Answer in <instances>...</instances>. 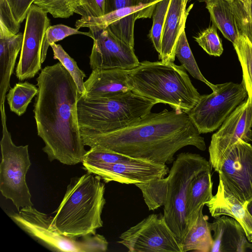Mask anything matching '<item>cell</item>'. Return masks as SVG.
I'll list each match as a JSON object with an SVG mask.
<instances>
[{
	"label": "cell",
	"instance_id": "obj_3",
	"mask_svg": "<svg viewBox=\"0 0 252 252\" xmlns=\"http://www.w3.org/2000/svg\"><path fill=\"white\" fill-rule=\"evenodd\" d=\"M98 176L87 172L71 179L52 220L53 225L67 236L96 234L103 226L101 214L106 200L105 184Z\"/></svg>",
	"mask_w": 252,
	"mask_h": 252
},
{
	"label": "cell",
	"instance_id": "obj_10",
	"mask_svg": "<svg viewBox=\"0 0 252 252\" xmlns=\"http://www.w3.org/2000/svg\"><path fill=\"white\" fill-rule=\"evenodd\" d=\"M117 243L129 252H182L181 241L163 214H152L123 232Z\"/></svg>",
	"mask_w": 252,
	"mask_h": 252
},
{
	"label": "cell",
	"instance_id": "obj_11",
	"mask_svg": "<svg viewBox=\"0 0 252 252\" xmlns=\"http://www.w3.org/2000/svg\"><path fill=\"white\" fill-rule=\"evenodd\" d=\"M252 100L248 97L225 119L211 137L209 147V162L216 172L225 156L239 140L252 141Z\"/></svg>",
	"mask_w": 252,
	"mask_h": 252
},
{
	"label": "cell",
	"instance_id": "obj_29",
	"mask_svg": "<svg viewBox=\"0 0 252 252\" xmlns=\"http://www.w3.org/2000/svg\"><path fill=\"white\" fill-rule=\"evenodd\" d=\"M50 46L53 51L54 59L58 60L62 64L73 78L79 93L82 95L84 94L85 88L84 79L86 76L84 72L79 68L76 61L65 51L60 44L54 43Z\"/></svg>",
	"mask_w": 252,
	"mask_h": 252
},
{
	"label": "cell",
	"instance_id": "obj_13",
	"mask_svg": "<svg viewBox=\"0 0 252 252\" xmlns=\"http://www.w3.org/2000/svg\"><path fill=\"white\" fill-rule=\"evenodd\" d=\"M218 173L225 189L245 205L252 199V145L242 139L237 141Z\"/></svg>",
	"mask_w": 252,
	"mask_h": 252
},
{
	"label": "cell",
	"instance_id": "obj_6",
	"mask_svg": "<svg viewBox=\"0 0 252 252\" xmlns=\"http://www.w3.org/2000/svg\"><path fill=\"white\" fill-rule=\"evenodd\" d=\"M209 162L201 155L182 153L173 162L167 178L163 216L167 224L181 241L188 232L186 203L194 179L201 173L212 170Z\"/></svg>",
	"mask_w": 252,
	"mask_h": 252
},
{
	"label": "cell",
	"instance_id": "obj_14",
	"mask_svg": "<svg viewBox=\"0 0 252 252\" xmlns=\"http://www.w3.org/2000/svg\"><path fill=\"white\" fill-rule=\"evenodd\" d=\"M93 46L90 56L92 70L120 68L131 70L140 63L133 48L117 37L108 27L89 30Z\"/></svg>",
	"mask_w": 252,
	"mask_h": 252
},
{
	"label": "cell",
	"instance_id": "obj_28",
	"mask_svg": "<svg viewBox=\"0 0 252 252\" xmlns=\"http://www.w3.org/2000/svg\"><path fill=\"white\" fill-rule=\"evenodd\" d=\"M240 35L252 44V0H228Z\"/></svg>",
	"mask_w": 252,
	"mask_h": 252
},
{
	"label": "cell",
	"instance_id": "obj_7",
	"mask_svg": "<svg viewBox=\"0 0 252 252\" xmlns=\"http://www.w3.org/2000/svg\"><path fill=\"white\" fill-rule=\"evenodd\" d=\"M10 218L22 229L51 249L59 252H103L108 242L102 235L96 234L80 237L67 236L52 224L53 217L41 213L32 206L21 208Z\"/></svg>",
	"mask_w": 252,
	"mask_h": 252
},
{
	"label": "cell",
	"instance_id": "obj_2",
	"mask_svg": "<svg viewBox=\"0 0 252 252\" xmlns=\"http://www.w3.org/2000/svg\"><path fill=\"white\" fill-rule=\"evenodd\" d=\"M36 81L33 112L37 134L45 143L42 150L50 161L68 165L83 162L87 151L77 113L81 94L73 78L59 62L42 69Z\"/></svg>",
	"mask_w": 252,
	"mask_h": 252
},
{
	"label": "cell",
	"instance_id": "obj_30",
	"mask_svg": "<svg viewBox=\"0 0 252 252\" xmlns=\"http://www.w3.org/2000/svg\"><path fill=\"white\" fill-rule=\"evenodd\" d=\"M81 0H35L37 5L54 18H67L72 16Z\"/></svg>",
	"mask_w": 252,
	"mask_h": 252
},
{
	"label": "cell",
	"instance_id": "obj_36",
	"mask_svg": "<svg viewBox=\"0 0 252 252\" xmlns=\"http://www.w3.org/2000/svg\"><path fill=\"white\" fill-rule=\"evenodd\" d=\"M35 0H6L16 22L20 25L26 19Z\"/></svg>",
	"mask_w": 252,
	"mask_h": 252
},
{
	"label": "cell",
	"instance_id": "obj_21",
	"mask_svg": "<svg viewBox=\"0 0 252 252\" xmlns=\"http://www.w3.org/2000/svg\"><path fill=\"white\" fill-rule=\"evenodd\" d=\"M211 171H204L193 181L186 203V218L189 230L196 223L200 210L213 196Z\"/></svg>",
	"mask_w": 252,
	"mask_h": 252
},
{
	"label": "cell",
	"instance_id": "obj_25",
	"mask_svg": "<svg viewBox=\"0 0 252 252\" xmlns=\"http://www.w3.org/2000/svg\"><path fill=\"white\" fill-rule=\"evenodd\" d=\"M175 56L177 57L185 69L194 78L198 79L214 91L217 85H214L208 81L201 73L188 43L185 29L183 30L178 39L176 50Z\"/></svg>",
	"mask_w": 252,
	"mask_h": 252
},
{
	"label": "cell",
	"instance_id": "obj_23",
	"mask_svg": "<svg viewBox=\"0 0 252 252\" xmlns=\"http://www.w3.org/2000/svg\"><path fill=\"white\" fill-rule=\"evenodd\" d=\"M202 208L195 224L181 241L182 252H211L213 239L208 217L203 214Z\"/></svg>",
	"mask_w": 252,
	"mask_h": 252
},
{
	"label": "cell",
	"instance_id": "obj_8",
	"mask_svg": "<svg viewBox=\"0 0 252 252\" xmlns=\"http://www.w3.org/2000/svg\"><path fill=\"white\" fill-rule=\"evenodd\" d=\"M0 110L2 133L0 142V190L2 195L11 200L19 211L20 208L33 206L26 181V174L32 164L28 145L18 146L14 144L7 128L4 104Z\"/></svg>",
	"mask_w": 252,
	"mask_h": 252
},
{
	"label": "cell",
	"instance_id": "obj_20",
	"mask_svg": "<svg viewBox=\"0 0 252 252\" xmlns=\"http://www.w3.org/2000/svg\"><path fill=\"white\" fill-rule=\"evenodd\" d=\"M23 34H14L0 22V108L10 89V78L21 50Z\"/></svg>",
	"mask_w": 252,
	"mask_h": 252
},
{
	"label": "cell",
	"instance_id": "obj_9",
	"mask_svg": "<svg viewBox=\"0 0 252 252\" xmlns=\"http://www.w3.org/2000/svg\"><path fill=\"white\" fill-rule=\"evenodd\" d=\"M247 96L242 83L218 84L211 94L201 95L194 106L186 113L200 134L211 132L220 126Z\"/></svg>",
	"mask_w": 252,
	"mask_h": 252
},
{
	"label": "cell",
	"instance_id": "obj_17",
	"mask_svg": "<svg viewBox=\"0 0 252 252\" xmlns=\"http://www.w3.org/2000/svg\"><path fill=\"white\" fill-rule=\"evenodd\" d=\"M189 0H171L167 12L161 36V48L159 59L163 63L174 62L175 50L189 12L193 4L187 8Z\"/></svg>",
	"mask_w": 252,
	"mask_h": 252
},
{
	"label": "cell",
	"instance_id": "obj_22",
	"mask_svg": "<svg viewBox=\"0 0 252 252\" xmlns=\"http://www.w3.org/2000/svg\"><path fill=\"white\" fill-rule=\"evenodd\" d=\"M205 2L213 25L225 38L234 43L240 34L229 0H208Z\"/></svg>",
	"mask_w": 252,
	"mask_h": 252
},
{
	"label": "cell",
	"instance_id": "obj_34",
	"mask_svg": "<svg viewBox=\"0 0 252 252\" xmlns=\"http://www.w3.org/2000/svg\"><path fill=\"white\" fill-rule=\"evenodd\" d=\"M135 158L97 147H92L87 151L84 161L104 163L126 162Z\"/></svg>",
	"mask_w": 252,
	"mask_h": 252
},
{
	"label": "cell",
	"instance_id": "obj_37",
	"mask_svg": "<svg viewBox=\"0 0 252 252\" xmlns=\"http://www.w3.org/2000/svg\"><path fill=\"white\" fill-rule=\"evenodd\" d=\"M0 22L11 32H19L20 25L15 20L6 0H0Z\"/></svg>",
	"mask_w": 252,
	"mask_h": 252
},
{
	"label": "cell",
	"instance_id": "obj_26",
	"mask_svg": "<svg viewBox=\"0 0 252 252\" xmlns=\"http://www.w3.org/2000/svg\"><path fill=\"white\" fill-rule=\"evenodd\" d=\"M167 182L166 177L135 184L141 190L145 203L150 211H153L164 206Z\"/></svg>",
	"mask_w": 252,
	"mask_h": 252
},
{
	"label": "cell",
	"instance_id": "obj_16",
	"mask_svg": "<svg viewBox=\"0 0 252 252\" xmlns=\"http://www.w3.org/2000/svg\"><path fill=\"white\" fill-rule=\"evenodd\" d=\"M213 232L211 252H244L252 249L240 223L234 218L222 215L209 223Z\"/></svg>",
	"mask_w": 252,
	"mask_h": 252
},
{
	"label": "cell",
	"instance_id": "obj_38",
	"mask_svg": "<svg viewBox=\"0 0 252 252\" xmlns=\"http://www.w3.org/2000/svg\"><path fill=\"white\" fill-rule=\"evenodd\" d=\"M137 5L138 0H105V14L120 8Z\"/></svg>",
	"mask_w": 252,
	"mask_h": 252
},
{
	"label": "cell",
	"instance_id": "obj_12",
	"mask_svg": "<svg viewBox=\"0 0 252 252\" xmlns=\"http://www.w3.org/2000/svg\"><path fill=\"white\" fill-rule=\"evenodd\" d=\"M50 26L47 13L32 4L28 13L22 46L15 75L21 81L33 78L41 67L46 31Z\"/></svg>",
	"mask_w": 252,
	"mask_h": 252
},
{
	"label": "cell",
	"instance_id": "obj_27",
	"mask_svg": "<svg viewBox=\"0 0 252 252\" xmlns=\"http://www.w3.org/2000/svg\"><path fill=\"white\" fill-rule=\"evenodd\" d=\"M233 45L242 67V83L252 100V44L245 36L240 35Z\"/></svg>",
	"mask_w": 252,
	"mask_h": 252
},
{
	"label": "cell",
	"instance_id": "obj_18",
	"mask_svg": "<svg viewBox=\"0 0 252 252\" xmlns=\"http://www.w3.org/2000/svg\"><path fill=\"white\" fill-rule=\"evenodd\" d=\"M129 70L120 68L92 70L84 82L85 94L82 95L88 98L108 97L131 91L128 82Z\"/></svg>",
	"mask_w": 252,
	"mask_h": 252
},
{
	"label": "cell",
	"instance_id": "obj_32",
	"mask_svg": "<svg viewBox=\"0 0 252 252\" xmlns=\"http://www.w3.org/2000/svg\"><path fill=\"white\" fill-rule=\"evenodd\" d=\"M171 0H159L153 13V25L150 36L154 46L159 54L161 48V36L164 24Z\"/></svg>",
	"mask_w": 252,
	"mask_h": 252
},
{
	"label": "cell",
	"instance_id": "obj_5",
	"mask_svg": "<svg viewBox=\"0 0 252 252\" xmlns=\"http://www.w3.org/2000/svg\"><path fill=\"white\" fill-rule=\"evenodd\" d=\"M156 104L132 91L97 98H88L80 94L77 103L80 131L103 133L121 129L151 112Z\"/></svg>",
	"mask_w": 252,
	"mask_h": 252
},
{
	"label": "cell",
	"instance_id": "obj_24",
	"mask_svg": "<svg viewBox=\"0 0 252 252\" xmlns=\"http://www.w3.org/2000/svg\"><path fill=\"white\" fill-rule=\"evenodd\" d=\"M38 92V88L28 82L16 83L6 95L10 110L19 116L22 115Z\"/></svg>",
	"mask_w": 252,
	"mask_h": 252
},
{
	"label": "cell",
	"instance_id": "obj_31",
	"mask_svg": "<svg viewBox=\"0 0 252 252\" xmlns=\"http://www.w3.org/2000/svg\"><path fill=\"white\" fill-rule=\"evenodd\" d=\"M73 34L87 35L93 39V35L90 32H80L77 28H73L63 24L50 26L46 31L44 39L41 55V63H43L45 61L48 48L52 44L62 40L65 37Z\"/></svg>",
	"mask_w": 252,
	"mask_h": 252
},
{
	"label": "cell",
	"instance_id": "obj_39",
	"mask_svg": "<svg viewBox=\"0 0 252 252\" xmlns=\"http://www.w3.org/2000/svg\"><path fill=\"white\" fill-rule=\"evenodd\" d=\"M159 0H138V5L150 4L156 6V3Z\"/></svg>",
	"mask_w": 252,
	"mask_h": 252
},
{
	"label": "cell",
	"instance_id": "obj_4",
	"mask_svg": "<svg viewBox=\"0 0 252 252\" xmlns=\"http://www.w3.org/2000/svg\"><path fill=\"white\" fill-rule=\"evenodd\" d=\"M128 82L135 94L185 112L194 106L201 95L184 67L173 62H140L129 71Z\"/></svg>",
	"mask_w": 252,
	"mask_h": 252
},
{
	"label": "cell",
	"instance_id": "obj_41",
	"mask_svg": "<svg viewBox=\"0 0 252 252\" xmlns=\"http://www.w3.org/2000/svg\"><path fill=\"white\" fill-rule=\"evenodd\" d=\"M199 0V1H205L208 0Z\"/></svg>",
	"mask_w": 252,
	"mask_h": 252
},
{
	"label": "cell",
	"instance_id": "obj_33",
	"mask_svg": "<svg viewBox=\"0 0 252 252\" xmlns=\"http://www.w3.org/2000/svg\"><path fill=\"white\" fill-rule=\"evenodd\" d=\"M194 38L209 55L219 57L222 54L223 51L222 45L214 25L204 30Z\"/></svg>",
	"mask_w": 252,
	"mask_h": 252
},
{
	"label": "cell",
	"instance_id": "obj_35",
	"mask_svg": "<svg viewBox=\"0 0 252 252\" xmlns=\"http://www.w3.org/2000/svg\"><path fill=\"white\" fill-rule=\"evenodd\" d=\"M75 13L83 17H96L105 14V0H81Z\"/></svg>",
	"mask_w": 252,
	"mask_h": 252
},
{
	"label": "cell",
	"instance_id": "obj_42",
	"mask_svg": "<svg viewBox=\"0 0 252 252\" xmlns=\"http://www.w3.org/2000/svg\"></svg>",
	"mask_w": 252,
	"mask_h": 252
},
{
	"label": "cell",
	"instance_id": "obj_19",
	"mask_svg": "<svg viewBox=\"0 0 252 252\" xmlns=\"http://www.w3.org/2000/svg\"><path fill=\"white\" fill-rule=\"evenodd\" d=\"M205 205L214 218L226 215L237 220L244 228L248 241L252 243V216L245 206L225 189L220 179L216 194Z\"/></svg>",
	"mask_w": 252,
	"mask_h": 252
},
{
	"label": "cell",
	"instance_id": "obj_15",
	"mask_svg": "<svg viewBox=\"0 0 252 252\" xmlns=\"http://www.w3.org/2000/svg\"><path fill=\"white\" fill-rule=\"evenodd\" d=\"M82 163L85 170L98 176L106 183L113 181L135 185L164 178L169 171L166 164L137 159L126 162L84 161Z\"/></svg>",
	"mask_w": 252,
	"mask_h": 252
},
{
	"label": "cell",
	"instance_id": "obj_1",
	"mask_svg": "<svg viewBox=\"0 0 252 252\" xmlns=\"http://www.w3.org/2000/svg\"><path fill=\"white\" fill-rule=\"evenodd\" d=\"M83 143L132 158L160 164L172 163L175 153L187 146L206 149L204 139L188 115L166 109L150 112L137 122L115 131L95 133L80 131Z\"/></svg>",
	"mask_w": 252,
	"mask_h": 252
},
{
	"label": "cell",
	"instance_id": "obj_40",
	"mask_svg": "<svg viewBox=\"0 0 252 252\" xmlns=\"http://www.w3.org/2000/svg\"><path fill=\"white\" fill-rule=\"evenodd\" d=\"M245 206L247 210L252 216V199L247 202Z\"/></svg>",
	"mask_w": 252,
	"mask_h": 252
}]
</instances>
